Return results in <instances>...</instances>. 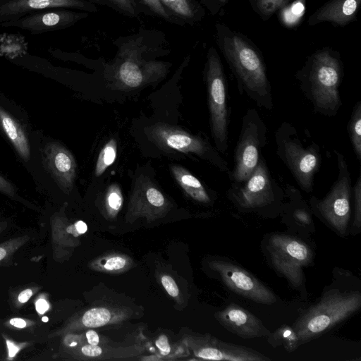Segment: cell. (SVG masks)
<instances>
[{
	"label": "cell",
	"instance_id": "6da1fadb",
	"mask_svg": "<svg viewBox=\"0 0 361 361\" xmlns=\"http://www.w3.org/2000/svg\"><path fill=\"white\" fill-rule=\"evenodd\" d=\"M216 42L237 83L255 104L268 111L274 108L271 84L260 50L245 35L224 23H216Z\"/></svg>",
	"mask_w": 361,
	"mask_h": 361
},
{
	"label": "cell",
	"instance_id": "7a4b0ae2",
	"mask_svg": "<svg viewBox=\"0 0 361 361\" xmlns=\"http://www.w3.org/2000/svg\"><path fill=\"white\" fill-rule=\"evenodd\" d=\"M343 75L340 54L324 47L307 58L295 78L303 95L312 104L313 111L334 117L343 104L339 88Z\"/></svg>",
	"mask_w": 361,
	"mask_h": 361
},
{
	"label": "cell",
	"instance_id": "3957f363",
	"mask_svg": "<svg viewBox=\"0 0 361 361\" xmlns=\"http://www.w3.org/2000/svg\"><path fill=\"white\" fill-rule=\"evenodd\" d=\"M361 307V293L355 290L330 288L293 325L300 345L328 332L345 321Z\"/></svg>",
	"mask_w": 361,
	"mask_h": 361
},
{
	"label": "cell",
	"instance_id": "277c9868",
	"mask_svg": "<svg viewBox=\"0 0 361 361\" xmlns=\"http://www.w3.org/2000/svg\"><path fill=\"white\" fill-rule=\"evenodd\" d=\"M277 157L288 169L300 188L310 193L319 171L322 157L318 144L302 137L295 126L284 121L274 133Z\"/></svg>",
	"mask_w": 361,
	"mask_h": 361
},
{
	"label": "cell",
	"instance_id": "5b68a950",
	"mask_svg": "<svg viewBox=\"0 0 361 361\" xmlns=\"http://www.w3.org/2000/svg\"><path fill=\"white\" fill-rule=\"evenodd\" d=\"M226 196L241 212L269 214L282 210L284 190L272 176L262 156L245 180L231 183Z\"/></svg>",
	"mask_w": 361,
	"mask_h": 361
},
{
	"label": "cell",
	"instance_id": "8992f818",
	"mask_svg": "<svg viewBox=\"0 0 361 361\" xmlns=\"http://www.w3.org/2000/svg\"><path fill=\"white\" fill-rule=\"evenodd\" d=\"M204 76L212 137L216 149L221 154H226L228 149L230 117L228 85L220 56L213 47L207 51Z\"/></svg>",
	"mask_w": 361,
	"mask_h": 361
},
{
	"label": "cell",
	"instance_id": "52a82bcc",
	"mask_svg": "<svg viewBox=\"0 0 361 361\" xmlns=\"http://www.w3.org/2000/svg\"><path fill=\"white\" fill-rule=\"evenodd\" d=\"M338 165V176L329 191L322 198L312 196L309 202L312 213L338 235L345 236L351 217L353 186L346 159L334 150Z\"/></svg>",
	"mask_w": 361,
	"mask_h": 361
},
{
	"label": "cell",
	"instance_id": "ba28073f",
	"mask_svg": "<svg viewBox=\"0 0 361 361\" xmlns=\"http://www.w3.org/2000/svg\"><path fill=\"white\" fill-rule=\"evenodd\" d=\"M262 249L271 266L292 287L303 285V269L313 259V252L305 243L288 235L272 233L266 238Z\"/></svg>",
	"mask_w": 361,
	"mask_h": 361
},
{
	"label": "cell",
	"instance_id": "9c48e42d",
	"mask_svg": "<svg viewBox=\"0 0 361 361\" xmlns=\"http://www.w3.org/2000/svg\"><path fill=\"white\" fill-rule=\"evenodd\" d=\"M267 126L260 114L255 109H248L234 149L233 166L228 173L231 183L243 181L255 169L267 145Z\"/></svg>",
	"mask_w": 361,
	"mask_h": 361
},
{
	"label": "cell",
	"instance_id": "30bf717a",
	"mask_svg": "<svg viewBox=\"0 0 361 361\" xmlns=\"http://www.w3.org/2000/svg\"><path fill=\"white\" fill-rule=\"evenodd\" d=\"M145 132L148 139L160 149L195 154L221 172L230 171L227 161L207 138L160 122L149 126Z\"/></svg>",
	"mask_w": 361,
	"mask_h": 361
},
{
	"label": "cell",
	"instance_id": "8fae6325",
	"mask_svg": "<svg viewBox=\"0 0 361 361\" xmlns=\"http://www.w3.org/2000/svg\"><path fill=\"white\" fill-rule=\"evenodd\" d=\"M207 264L215 278L236 294L263 305H272L276 302V296L268 287L230 259L214 257L209 259Z\"/></svg>",
	"mask_w": 361,
	"mask_h": 361
},
{
	"label": "cell",
	"instance_id": "7c38bea8",
	"mask_svg": "<svg viewBox=\"0 0 361 361\" xmlns=\"http://www.w3.org/2000/svg\"><path fill=\"white\" fill-rule=\"evenodd\" d=\"M112 78L118 87L137 88L163 79L167 74L166 63L142 59L139 49H123L111 66Z\"/></svg>",
	"mask_w": 361,
	"mask_h": 361
},
{
	"label": "cell",
	"instance_id": "4fadbf2b",
	"mask_svg": "<svg viewBox=\"0 0 361 361\" xmlns=\"http://www.w3.org/2000/svg\"><path fill=\"white\" fill-rule=\"evenodd\" d=\"M186 347L197 360L230 361H267L264 355L245 346L224 342L210 335H188Z\"/></svg>",
	"mask_w": 361,
	"mask_h": 361
},
{
	"label": "cell",
	"instance_id": "5bb4252c",
	"mask_svg": "<svg viewBox=\"0 0 361 361\" xmlns=\"http://www.w3.org/2000/svg\"><path fill=\"white\" fill-rule=\"evenodd\" d=\"M171 207V202L154 183L141 175L136 179L130 197L126 221L133 222L140 217L154 221L164 216Z\"/></svg>",
	"mask_w": 361,
	"mask_h": 361
},
{
	"label": "cell",
	"instance_id": "9a60e30c",
	"mask_svg": "<svg viewBox=\"0 0 361 361\" xmlns=\"http://www.w3.org/2000/svg\"><path fill=\"white\" fill-rule=\"evenodd\" d=\"M62 355L77 360H132L145 351L143 345L135 344L129 346L114 347L104 344L90 345L82 342L76 334L63 336Z\"/></svg>",
	"mask_w": 361,
	"mask_h": 361
},
{
	"label": "cell",
	"instance_id": "2e32d148",
	"mask_svg": "<svg viewBox=\"0 0 361 361\" xmlns=\"http://www.w3.org/2000/svg\"><path fill=\"white\" fill-rule=\"evenodd\" d=\"M87 16V13L69 8H51L33 13L0 25L18 28L37 35L68 28Z\"/></svg>",
	"mask_w": 361,
	"mask_h": 361
},
{
	"label": "cell",
	"instance_id": "e0dca14e",
	"mask_svg": "<svg viewBox=\"0 0 361 361\" xmlns=\"http://www.w3.org/2000/svg\"><path fill=\"white\" fill-rule=\"evenodd\" d=\"M42 162L59 188L69 194L74 185L77 169L72 153L61 143L49 142L42 149Z\"/></svg>",
	"mask_w": 361,
	"mask_h": 361
},
{
	"label": "cell",
	"instance_id": "ac0fdd59",
	"mask_svg": "<svg viewBox=\"0 0 361 361\" xmlns=\"http://www.w3.org/2000/svg\"><path fill=\"white\" fill-rule=\"evenodd\" d=\"M50 226L53 258L62 262L67 260L80 245V236L86 233L87 226L82 220L71 221L66 216L63 208L51 216Z\"/></svg>",
	"mask_w": 361,
	"mask_h": 361
},
{
	"label": "cell",
	"instance_id": "d6986e66",
	"mask_svg": "<svg viewBox=\"0 0 361 361\" xmlns=\"http://www.w3.org/2000/svg\"><path fill=\"white\" fill-rule=\"evenodd\" d=\"M132 312L127 308L107 306L94 307L73 317L61 328L50 334L54 338L75 333L86 329H94L121 323L130 317Z\"/></svg>",
	"mask_w": 361,
	"mask_h": 361
},
{
	"label": "cell",
	"instance_id": "ffe728a7",
	"mask_svg": "<svg viewBox=\"0 0 361 361\" xmlns=\"http://www.w3.org/2000/svg\"><path fill=\"white\" fill-rule=\"evenodd\" d=\"M51 8L97 11L94 5L85 0H0V24Z\"/></svg>",
	"mask_w": 361,
	"mask_h": 361
},
{
	"label": "cell",
	"instance_id": "44dd1931",
	"mask_svg": "<svg viewBox=\"0 0 361 361\" xmlns=\"http://www.w3.org/2000/svg\"><path fill=\"white\" fill-rule=\"evenodd\" d=\"M215 317L228 331L245 339L268 337L271 334L259 319L235 303L216 312Z\"/></svg>",
	"mask_w": 361,
	"mask_h": 361
},
{
	"label": "cell",
	"instance_id": "7402d4cb",
	"mask_svg": "<svg viewBox=\"0 0 361 361\" xmlns=\"http://www.w3.org/2000/svg\"><path fill=\"white\" fill-rule=\"evenodd\" d=\"M361 0H329L307 19L310 26L329 22L333 25L345 26L356 20Z\"/></svg>",
	"mask_w": 361,
	"mask_h": 361
},
{
	"label": "cell",
	"instance_id": "603a6c76",
	"mask_svg": "<svg viewBox=\"0 0 361 361\" xmlns=\"http://www.w3.org/2000/svg\"><path fill=\"white\" fill-rule=\"evenodd\" d=\"M0 128L21 159L28 161L30 158V146L27 135L19 121L1 106Z\"/></svg>",
	"mask_w": 361,
	"mask_h": 361
},
{
	"label": "cell",
	"instance_id": "cb8c5ba5",
	"mask_svg": "<svg viewBox=\"0 0 361 361\" xmlns=\"http://www.w3.org/2000/svg\"><path fill=\"white\" fill-rule=\"evenodd\" d=\"M170 169L178 184L190 197L202 204L212 202V197L207 188L189 171L177 164H171Z\"/></svg>",
	"mask_w": 361,
	"mask_h": 361
},
{
	"label": "cell",
	"instance_id": "d4e9b609",
	"mask_svg": "<svg viewBox=\"0 0 361 361\" xmlns=\"http://www.w3.org/2000/svg\"><path fill=\"white\" fill-rule=\"evenodd\" d=\"M133 264L131 258L123 254H109L90 263V267L98 271L118 273L128 269Z\"/></svg>",
	"mask_w": 361,
	"mask_h": 361
},
{
	"label": "cell",
	"instance_id": "484cf974",
	"mask_svg": "<svg viewBox=\"0 0 361 361\" xmlns=\"http://www.w3.org/2000/svg\"><path fill=\"white\" fill-rule=\"evenodd\" d=\"M306 11V0H294L278 11L281 23L288 29L299 25Z\"/></svg>",
	"mask_w": 361,
	"mask_h": 361
},
{
	"label": "cell",
	"instance_id": "4316f807",
	"mask_svg": "<svg viewBox=\"0 0 361 361\" xmlns=\"http://www.w3.org/2000/svg\"><path fill=\"white\" fill-rule=\"evenodd\" d=\"M347 133L355 157L361 161V100H358L353 106L347 124Z\"/></svg>",
	"mask_w": 361,
	"mask_h": 361
},
{
	"label": "cell",
	"instance_id": "83f0119b",
	"mask_svg": "<svg viewBox=\"0 0 361 361\" xmlns=\"http://www.w3.org/2000/svg\"><path fill=\"white\" fill-rule=\"evenodd\" d=\"M269 343L273 347L283 345L288 352H293L299 345V338L294 329L283 325L276 329L267 337Z\"/></svg>",
	"mask_w": 361,
	"mask_h": 361
},
{
	"label": "cell",
	"instance_id": "f1b7e54d",
	"mask_svg": "<svg viewBox=\"0 0 361 361\" xmlns=\"http://www.w3.org/2000/svg\"><path fill=\"white\" fill-rule=\"evenodd\" d=\"M254 11L265 21L278 12L283 6L294 0H248Z\"/></svg>",
	"mask_w": 361,
	"mask_h": 361
},
{
	"label": "cell",
	"instance_id": "f546056e",
	"mask_svg": "<svg viewBox=\"0 0 361 361\" xmlns=\"http://www.w3.org/2000/svg\"><path fill=\"white\" fill-rule=\"evenodd\" d=\"M162 6L172 11L176 16L186 20L198 17L199 11L190 0H159Z\"/></svg>",
	"mask_w": 361,
	"mask_h": 361
},
{
	"label": "cell",
	"instance_id": "4dcf8cb0",
	"mask_svg": "<svg viewBox=\"0 0 361 361\" xmlns=\"http://www.w3.org/2000/svg\"><path fill=\"white\" fill-rule=\"evenodd\" d=\"M31 237L28 234L18 235L0 244V267L5 266L11 261L14 254L23 245H25Z\"/></svg>",
	"mask_w": 361,
	"mask_h": 361
},
{
	"label": "cell",
	"instance_id": "1f68e13d",
	"mask_svg": "<svg viewBox=\"0 0 361 361\" xmlns=\"http://www.w3.org/2000/svg\"><path fill=\"white\" fill-rule=\"evenodd\" d=\"M117 154V144L114 139L109 140L99 154L94 173L97 177L100 176L106 169L115 161Z\"/></svg>",
	"mask_w": 361,
	"mask_h": 361
},
{
	"label": "cell",
	"instance_id": "d6a6232c",
	"mask_svg": "<svg viewBox=\"0 0 361 361\" xmlns=\"http://www.w3.org/2000/svg\"><path fill=\"white\" fill-rule=\"evenodd\" d=\"M123 202L121 190L116 183L111 184L107 189L104 197V209L109 217H115L121 210Z\"/></svg>",
	"mask_w": 361,
	"mask_h": 361
},
{
	"label": "cell",
	"instance_id": "836d02e7",
	"mask_svg": "<svg viewBox=\"0 0 361 361\" xmlns=\"http://www.w3.org/2000/svg\"><path fill=\"white\" fill-rule=\"evenodd\" d=\"M353 196L354 204V218L351 226V232L353 234L360 231L361 226V175L359 173L355 185L353 186Z\"/></svg>",
	"mask_w": 361,
	"mask_h": 361
},
{
	"label": "cell",
	"instance_id": "e575fe53",
	"mask_svg": "<svg viewBox=\"0 0 361 361\" xmlns=\"http://www.w3.org/2000/svg\"><path fill=\"white\" fill-rule=\"evenodd\" d=\"M90 0H88V1ZM101 5L109 6L128 16L136 14V5L133 0H91ZM90 2V1H89Z\"/></svg>",
	"mask_w": 361,
	"mask_h": 361
},
{
	"label": "cell",
	"instance_id": "d590c367",
	"mask_svg": "<svg viewBox=\"0 0 361 361\" xmlns=\"http://www.w3.org/2000/svg\"><path fill=\"white\" fill-rule=\"evenodd\" d=\"M155 345L158 350L159 355L163 360H174L171 354V346L168 337L165 334H160L155 341Z\"/></svg>",
	"mask_w": 361,
	"mask_h": 361
},
{
	"label": "cell",
	"instance_id": "8d00e7d4",
	"mask_svg": "<svg viewBox=\"0 0 361 361\" xmlns=\"http://www.w3.org/2000/svg\"><path fill=\"white\" fill-rule=\"evenodd\" d=\"M161 283L170 296L174 298L178 297L179 290L178 286L171 276L163 275L161 278Z\"/></svg>",
	"mask_w": 361,
	"mask_h": 361
},
{
	"label": "cell",
	"instance_id": "74e56055",
	"mask_svg": "<svg viewBox=\"0 0 361 361\" xmlns=\"http://www.w3.org/2000/svg\"><path fill=\"white\" fill-rule=\"evenodd\" d=\"M152 11L164 19H169V15L159 0H140Z\"/></svg>",
	"mask_w": 361,
	"mask_h": 361
},
{
	"label": "cell",
	"instance_id": "f35d334b",
	"mask_svg": "<svg viewBox=\"0 0 361 361\" xmlns=\"http://www.w3.org/2000/svg\"><path fill=\"white\" fill-rule=\"evenodd\" d=\"M202 1L213 15H223L228 0H202Z\"/></svg>",
	"mask_w": 361,
	"mask_h": 361
},
{
	"label": "cell",
	"instance_id": "ab89813d",
	"mask_svg": "<svg viewBox=\"0 0 361 361\" xmlns=\"http://www.w3.org/2000/svg\"><path fill=\"white\" fill-rule=\"evenodd\" d=\"M0 192L13 198L16 195V190L13 185L0 175Z\"/></svg>",
	"mask_w": 361,
	"mask_h": 361
},
{
	"label": "cell",
	"instance_id": "60d3db41",
	"mask_svg": "<svg viewBox=\"0 0 361 361\" xmlns=\"http://www.w3.org/2000/svg\"><path fill=\"white\" fill-rule=\"evenodd\" d=\"M39 288V287H31L20 291L16 298L17 304L22 305L27 302Z\"/></svg>",
	"mask_w": 361,
	"mask_h": 361
},
{
	"label": "cell",
	"instance_id": "b9f144b4",
	"mask_svg": "<svg viewBox=\"0 0 361 361\" xmlns=\"http://www.w3.org/2000/svg\"><path fill=\"white\" fill-rule=\"evenodd\" d=\"M85 342L90 345H99L101 343L99 334L92 329H89L85 334ZM83 341V340H82Z\"/></svg>",
	"mask_w": 361,
	"mask_h": 361
},
{
	"label": "cell",
	"instance_id": "7bdbcfd3",
	"mask_svg": "<svg viewBox=\"0 0 361 361\" xmlns=\"http://www.w3.org/2000/svg\"><path fill=\"white\" fill-rule=\"evenodd\" d=\"M9 324L11 326L18 328V329H25L28 326H32L34 324L33 321L15 317L12 318L8 321Z\"/></svg>",
	"mask_w": 361,
	"mask_h": 361
},
{
	"label": "cell",
	"instance_id": "ee69618b",
	"mask_svg": "<svg viewBox=\"0 0 361 361\" xmlns=\"http://www.w3.org/2000/svg\"><path fill=\"white\" fill-rule=\"evenodd\" d=\"M49 308V303L46 299L39 298L35 301V310L39 314H44Z\"/></svg>",
	"mask_w": 361,
	"mask_h": 361
},
{
	"label": "cell",
	"instance_id": "f6af8a7d",
	"mask_svg": "<svg viewBox=\"0 0 361 361\" xmlns=\"http://www.w3.org/2000/svg\"><path fill=\"white\" fill-rule=\"evenodd\" d=\"M8 349V359L12 358L14 357L16 353L22 348H23V344H16L11 341H9L8 339H6Z\"/></svg>",
	"mask_w": 361,
	"mask_h": 361
},
{
	"label": "cell",
	"instance_id": "bcb514c9",
	"mask_svg": "<svg viewBox=\"0 0 361 361\" xmlns=\"http://www.w3.org/2000/svg\"><path fill=\"white\" fill-rule=\"evenodd\" d=\"M6 222H0V233L6 228Z\"/></svg>",
	"mask_w": 361,
	"mask_h": 361
}]
</instances>
